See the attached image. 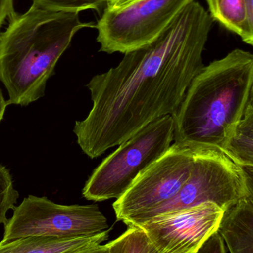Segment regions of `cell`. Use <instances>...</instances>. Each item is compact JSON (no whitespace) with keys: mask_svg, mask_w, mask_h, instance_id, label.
Masks as SVG:
<instances>
[{"mask_svg":"<svg viewBox=\"0 0 253 253\" xmlns=\"http://www.w3.org/2000/svg\"><path fill=\"white\" fill-rule=\"evenodd\" d=\"M174 126L172 116H166L120 144L94 169L83 187V197L102 202L123 196L138 175L172 145Z\"/></svg>","mask_w":253,"mask_h":253,"instance_id":"5","label":"cell"},{"mask_svg":"<svg viewBox=\"0 0 253 253\" xmlns=\"http://www.w3.org/2000/svg\"><path fill=\"white\" fill-rule=\"evenodd\" d=\"M108 221L96 205H64L30 195L13 209L4 224L3 241L34 236L77 238L108 230Z\"/></svg>","mask_w":253,"mask_h":253,"instance_id":"6","label":"cell"},{"mask_svg":"<svg viewBox=\"0 0 253 253\" xmlns=\"http://www.w3.org/2000/svg\"><path fill=\"white\" fill-rule=\"evenodd\" d=\"M209 14L250 45L253 44V27L247 18L245 0H206Z\"/></svg>","mask_w":253,"mask_h":253,"instance_id":"13","label":"cell"},{"mask_svg":"<svg viewBox=\"0 0 253 253\" xmlns=\"http://www.w3.org/2000/svg\"><path fill=\"white\" fill-rule=\"evenodd\" d=\"M196 147L172 144L113 204L117 220L126 224L175 197L190 176Z\"/></svg>","mask_w":253,"mask_h":253,"instance_id":"8","label":"cell"},{"mask_svg":"<svg viewBox=\"0 0 253 253\" xmlns=\"http://www.w3.org/2000/svg\"><path fill=\"white\" fill-rule=\"evenodd\" d=\"M84 28L77 12L49 10L33 4L23 14L15 13L0 34V82L12 105L27 106L43 97L48 80L71 44Z\"/></svg>","mask_w":253,"mask_h":253,"instance_id":"2","label":"cell"},{"mask_svg":"<svg viewBox=\"0 0 253 253\" xmlns=\"http://www.w3.org/2000/svg\"><path fill=\"white\" fill-rule=\"evenodd\" d=\"M107 246L108 253H149L151 244L142 229L129 226L124 233Z\"/></svg>","mask_w":253,"mask_h":253,"instance_id":"14","label":"cell"},{"mask_svg":"<svg viewBox=\"0 0 253 253\" xmlns=\"http://www.w3.org/2000/svg\"><path fill=\"white\" fill-rule=\"evenodd\" d=\"M33 4L49 10L58 11L77 12L96 10L99 14L103 13L108 5V0H32Z\"/></svg>","mask_w":253,"mask_h":253,"instance_id":"15","label":"cell"},{"mask_svg":"<svg viewBox=\"0 0 253 253\" xmlns=\"http://www.w3.org/2000/svg\"><path fill=\"white\" fill-rule=\"evenodd\" d=\"M19 196L10 170L0 164V225L7 223V212L14 209Z\"/></svg>","mask_w":253,"mask_h":253,"instance_id":"16","label":"cell"},{"mask_svg":"<svg viewBox=\"0 0 253 253\" xmlns=\"http://www.w3.org/2000/svg\"><path fill=\"white\" fill-rule=\"evenodd\" d=\"M253 99V55L241 49L193 79L172 117L174 142L221 150Z\"/></svg>","mask_w":253,"mask_h":253,"instance_id":"3","label":"cell"},{"mask_svg":"<svg viewBox=\"0 0 253 253\" xmlns=\"http://www.w3.org/2000/svg\"><path fill=\"white\" fill-rule=\"evenodd\" d=\"M14 14L13 0H0V28L7 18H11Z\"/></svg>","mask_w":253,"mask_h":253,"instance_id":"18","label":"cell"},{"mask_svg":"<svg viewBox=\"0 0 253 253\" xmlns=\"http://www.w3.org/2000/svg\"><path fill=\"white\" fill-rule=\"evenodd\" d=\"M195 0H135L117 9H105L95 28L101 51L126 53L155 40Z\"/></svg>","mask_w":253,"mask_h":253,"instance_id":"7","label":"cell"},{"mask_svg":"<svg viewBox=\"0 0 253 253\" xmlns=\"http://www.w3.org/2000/svg\"><path fill=\"white\" fill-rule=\"evenodd\" d=\"M157 253V252H156L155 250L154 249V248H153V247L152 246V245L151 248H150V253Z\"/></svg>","mask_w":253,"mask_h":253,"instance_id":"22","label":"cell"},{"mask_svg":"<svg viewBox=\"0 0 253 253\" xmlns=\"http://www.w3.org/2000/svg\"><path fill=\"white\" fill-rule=\"evenodd\" d=\"M196 253H226L224 242L219 233L212 234Z\"/></svg>","mask_w":253,"mask_h":253,"instance_id":"17","label":"cell"},{"mask_svg":"<svg viewBox=\"0 0 253 253\" xmlns=\"http://www.w3.org/2000/svg\"><path fill=\"white\" fill-rule=\"evenodd\" d=\"M218 232L230 253H253V194L224 211Z\"/></svg>","mask_w":253,"mask_h":253,"instance_id":"10","label":"cell"},{"mask_svg":"<svg viewBox=\"0 0 253 253\" xmlns=\"http://www.w3.org/2000/svg\"><path fill=\"white\" fill-rule=\"evenodd\" d=\"M253 194V169L239 166L216 147H196L190 176L178 194L126 225L136 227L157 215L207 202L224 211L242 198Z\"/></svg>","mask_w":253,"mask_h":253,"instance_id":"4","label":"cell"},{"mask_svg":"<svg viewBox=\"0 0 253 253\" xmlns=\"http://www.w3.org/2000/svg\"><path fill=\"white\" fill-rule=\"evenodd\" d=\"M108 230L84 237L63 238L34 236L0 242V253H66L86 247L101 245Z\"/></svg>","mask_w":253,"mask_h":253,"instance_id":"11","label":"cell"},{"mask_svg":"<svg viewBox=\"0 0 253 253\" xmlns=\"http://www.w3.org/2000/svg\"><path fill=\"white\" fill-rule=\"evenodd\" d=\"M66 253H108V248L106 245H98L95 246L86 247L76 251Z\"/></svg>","mask_w":253,"mask_h":253,"instance_id":"19","label":"cell"},{"mask_svg":"<svg viewBox=\"0 0 253 253\" xmlns=\"http://www.w3.org/2000/svg\"><path fill=\"white\" fill-rule=\"evenodd\" d=\"M223 214L218 205L207 202L157 215L136 227L157 253H196L218 231Z\"/></svg>","mask_w":253,"mask_h":253,"instance_id":"9","label":"cell"},{"mask_svg":"<svg viewBox=\"0 0 253 253\" xmlns=\"http://www.w3.org/2000/svg\"><path fill=\"white\" fill-rule=\"evenodd\" d=\"M213 22L193 1L155 40L126 52L117 67L92 77L86 86L93 106L74 127L86 156L96 159L147 125L175 114L204 66L202 55Z\"/></svg>","mask_w":253,"mask_h":253,"instance_id":"1","label":"cell"},{"mask_svg":"<svg viewBox=\"0 0 253 253\" xmlns=\"http://www.w3.org/2000/svg\"><path fill=\"white\" fill-rule=\"evenodd\" d=\"M7 105H8V103L4 99V95H3L2 91H1V88H0V123L2 121L3 118H4Z\"/></svg>","mask_w":253,"mask_h":253,"instance_id":"21","label":"cell"},{"mask_svg":"<svg viewBox=\"0 0 253 253\" xmlns=\"http://www.w3.org/2000/svg\"><path fill=\"white\" fill-rule=\"evenodd\" d=\"M134 1L135 0H108L106 9L117 10V9L121 8Z\"/></svg>","mask_w":253,"mask_h":253,"instance_id":"20","label":"cell"},{"mask_svg":"<svg viewBox=\"0 0 253 253\" xmlns=\"http://www.w3.org/2000/svg\"><path fill=\"white\" fill-rule=\"evenodd\" d=\"M223 153L233 162L247 169H253V99L233 132L226 139Z\"/></svg>","mask_w":253,"mask_h":253,"instance_id":"12","label":"cell"}]
</instances>
